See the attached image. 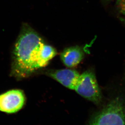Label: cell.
I'll return each mask as SVG.
<instances>
[{
	"label": "cell",
	"instance_id": "1",
	"mask_svg": "<svg viewBox=\"0 0 125 125\" xmlns=\"http://www.w3.org/2000/svg\"><path fill=\"white\" fill-rule=\"evenodd\" d=\"M45 44L36 31L24 24L13 50L11 75L18 79L25 78L46 66L42 58Z\"/></svg>",
	"mask_w": 125,
	"mask_h": 125
},
{
	"label": "cell",
	"instance_id": "2",
	"mask_svg": "<svg viewBox=\"0 0 125 125\" xmlns=\"http://www.w3.org/2000/svg\"><path fill=\"white\" fill-rule=\"evenodd\" d=\"M91 125H125V100L114 98L102 109L95 113L89 121Z\"/></svg>",
	"mask_w": 125,
	"mask_h": 125
},
{
	"label": "cell",
	"instance_id": "3",
	"mask_svg": "<svg viewBox=\"0 0 125 125\" xmlns=\"http://www.w3.org/2000/svg\"><path fill=\"white\" fill-rule=\"evenodd\" d=\"M75 91L80 95L97 105L102 102V95L93 70H88L80 74Z\"/></svg>",
	"mask_w": 125,
	"mask_h": 125
},
{
	"label": "cell",
	"instance_id": "4",
	"mask_svg": "<svg viewBox=\"0 0 125 125\" xmlns=\"http://www.w3.org/2000/svg\"><path fill=\"white\" fill-rule=\"evenodd\" d=\"M25 97L21 90H13L0 95V111L15 113L23 107Z\"/></svg>",
	"mask_w": 125,
	"mask_h": 125
},
{
	"label": "cell",
	"instance_id": "5",
	"mask_svg": "<svg viewBox=\"0 0 125 125\" xmlns=\"http://www.w3.org/2000/svg\"><path fill=\"white\" fill-rule=\"evenodd\" d=\"M48 75L70 90H75L80 74L73 70L64 69L49 71Z\"/></svg>",
	"mask_w": 125,
	"mask_h": 125
},
{
	"label": "cell",
	"instance_id": "6",
	"mask_svg": "<svg viewBox=\"0 0 125 125\" xmlns=\"http://www.w3.org/2000/svg\"><path fill=\"white\" fill-rule=\"evenodd\" d=\"M84 56L85 53L81 47L74 46L65 49L61 53V59L65 66L72 68L78 65Z\"/></svg>",
	"mask_w": 125,
	"mask_h": 125
},
{
	"label": "cell",
	"instance_id": "7",
	"mask_svg": "<svg viewBox=\"0 0 125 125\" xmlns=\"http://www.w3.org/2000/svg\"><path fill=\"white\" fill-rule=\"evenodd\" d=\"M116 5L120 13L125 16V0H117Z\"/></svg>",
	"mask_w": 125,
	"mask_h": 125
},
{
	"label": "cell",
	"instance_id": "8",
	"mask_svg": "<svg viewBox=\"0 0 125 125\" xmlns=\"http://www.w3.org/2000/svg\"><path fill=\"white\" fill-rule=\"evenodd\" d=\"M105 0V1H110V0Z\"/></svg>",
	"mask_w": 125,
	"mask_h": 125
}]
</instances>
